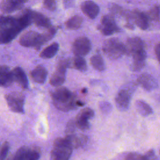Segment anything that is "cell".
<instances>
[{
  "label": "cell",
  "mask_w": 160,
  "mask_h": 160,
  "mask_svg": "<svg viewBox=\"0 0 160 160\" xmlns=\"http://www.w3.org/2000/svg\"><path fill=\"white\" fill-rule=\"evenodd\" d=\"M0 41L5 44L12 41L23 29L17 16H1Z\"/></svg>",
  "instance_id": "cell-1"
},
{
  "label": "cell",
  "mask_w": 160,
  "mask_h": 160,
  "mask_svg": "<svg viewBox=\"0 0 160 160\" xmlns=\"http://www.w3.org/2000/svg\"><path fill=\"white\" fill-rule=\"evenodd\" d=\"M51 97L54 105L60 111L67 112L77 106V100L74 94L65 87L56 89L51 93Z\"/></svg>",
  "instance_id": "cell-2"
},
{
  "label": "cell",
  "mask_w": 160,
  "mask_h": 160,
  "mask_svg": "<svg viewBox=\"0 0 160 160\" xmlns=\"http://www.w3.org/2000/svg\"><path fill=\"white\" fill-rule=\"evenodd\" d=\"M72 149L65 138H57L51 152V160H69Z\"/></svg>",
  "instance_id": "cell-3"
},
{
  "label": "cell",
  "mask_w": 160,
  "mask_h": 160,
  "mask_svg": "<svg viewBox=\"0 0 160 160\" xmlns=\"http://www.w3.org/2000/svg\"><path fill=\"white\" fill-rule=\"evenodd\" d=\"M102 51L111 59H117L124 54H127L126 45L118 39L111 38L104 41Z\"/></svg>",
  "instance_id": "cell-4"
},
{
  "label": "cell",
  "mask_w": 160,
  "mask_h": 160,
  "mask_svg": "<svg viewBox=\"0 0 160 160\" xmlns=\"http://www.w3.org/2000/svg\"><path fill=\"white\" fill-rule=\"evenodd\" d=\"M5 99L9 108L14 112L24 113V95L19 92H12L6 94Z\"/></svg>",
  "instance_id": "cell-5"
},
{
  "label": "cell",
  "mask_w": 160,
  "mask_h": 160,
  "mask_svg": "<svg viewBox=\"0 0 160 160\" xmlns=\"http://www.w3.org/2000/svg\"><path fill=\"white\" fill-rule=\"evenodd\" d=\"M70 61L67 59L61 60L58 65L56 69L52 75L49 82L54 87H59L66 79V73L67 68L70 66Z\"/></svg>",
  "instance_id": "cell-6"
},
{
  "label": "cell",
  "mask_w": 160,
  "mask_h": 160,
  "mask_svg": "<svg viewBox=\"0 0 160 160\" xmlns=\"http://www.w3.org/2000/svg\"><path fill=\"white\" fill-rule=\"evenodd\" d=\"M134 91V88L131 86L123 88L118 91L115 98V102L119 111H124L128 109Z\"/></svg>",
  "instance_id": "cell-7"
},
{
  "label": "cell",
  "mask_w": 160,
  "mask_h": 160,
  "mask_svg": "<svg viewBox=\"0 0 160 160\" xmlns=\"http://www.w3.org/2000/svg\"><path fill=\"white\" fill-rule=\"evenodd\" d=\"M41 155L40 148L38 146H22L18 149L12 160H38Z\"/></svg>",
  "instance_id": "cell-8"
},
{
  "label": "cell",
  "mask_w": 160,
  "mask_h": 160,
  "mask_svg": "<svg viewBox=\"0 0 160 160\" xmlns=\"http://www.w3.org/2000/svg\"><path fill=\"white\" fill-rule=\"evenodd\" d=\"M40 38L41 34L34 31H29L21 36L19 42L22 46L26 48L33 47L39 50L41 48Z\"/></svg>",
  "instance_id": "cell-9"
},
{
  "label": "cell",
  "mask_w": 160,
  "mask_h": 160,
  "mask_svg": "<svg viewBox=\"0 0 160 160\" xmlns=\"http://www.w3.org/2000/svg\"><path fill=\"white\" fill-rule=\"evenodd\" d=\"M91 49V42L86 37H79L72 45V51L76 56H84Z\"/></svg>",
  "instance_id": "cell-10"
},
{
  "label": "cell",
  "mask_w": 160,
  "mask_h": 160,
  "mask_svg": "<svg viewBox=\"0 0 160 160\" xmlns=\"http://www.w3.org/2000/svg\"><path fill=\"white\" fill-rule=\"evenodd\" d=\"M98 29L104 36H110L120 31L114 19L110 15H105L102 18Z\"/></svg>",
  "instance_id": "cell-11"
},
{
  "label": "cell",
  "mask_w": 160,
  "mask_h": 160,
  "mask_svg": "<svg viewBox=\"0 0 160 160\" xmlns=\"http://www.w3.org/2000/svg\"><path fill=\"white\" fill-rule=\"evenodd\" d=\"M94 116V111L89 108H86L81 110L75 119L77 128L82 131L88 129L90 127L89 119L93 118Z\"/></svg>",
  "instance_id": "cell-12"
},
{
  "label": "cell",
  "mask_w": 160,
  "mask_h": 160,
  "mask_svg": "<svg viewBox=\"0 0 160 160\" xmlns=\"http://www.w3.org/2000/svg\"><path fill=\"white\" fill-rule=\"evenodd\" d=\"M131 20L142 30H146L149 27V19L148 14L138 9L131 11Z\"/></svg>",
  "instance_id": "cell-13"
},
{
  "label": "cell",
  "mask_w": 160,
  "mask_h": 160,
  "mask_svg": "<svg viewBox=\"0 0 160 160\" xmlns=\"http://www.w3.org/2000/svg\"><path fill=\"white\" fill-rule=\"evenodd\" d=\"M125 45L128 55H132L136 52L144 49V43L143 41L138 37H133L128 39Z\"/></svg>",
  "instance_id": "cell-14"
},
{
  "label": "cell",
  "mask_w": 160,
  "mask_h": 160,
  "mask_svg": "<svg viewBox=\"0 0 160 160\" xmlns=\"http://www.w3.org/2000/svg\"><path fill=\"white\" fill-rule=\"evenodd\" d=\"M137 81L143 89L148 91H151L158 87L157 81L148 73H143L139 76Z\"/></svg>",
  "instance_id": "cell-15"
},
{
  "label": "cell",
  "mask_w": 160,
  "mask_h": 160,
  "mask_svg": "<svg viewBox=\"0 0 160 160\" xmlns=\"http://www.w3.org/2000/svg\"><path fill=\"white\" fill-rule=\"evenodd\" d=\"M25 2L22 0H1V11L4 14H9L19 10Z\"/></svg>",
  "instance_id": "cell-16"
},
{
  "label": "cell",
  "mask_w": 160,
  "mask_h": 160,
  "mask_svg": "<svg viewBox=\"0 0 160 160\" xmlns=\"http://www.w3.org/2000/svg\"><path fill=\"white\" fill-rule=\"evenodd\" d=\"M81 9L82 12L90 19L96 18L99 12V7L92 1H86L82 2Z\"/></svg>",
  "instance_id": "cell-17"
},
{
  "label": "cell",
  "mask_w": 160,
  "mask_h": 160,
  "mask_svg": "<svg viewBox=\"0 0 160 160\" xmlns=\"http://www.w3.org/2000/svg\"><path fill=\"white\" fill-rule=\"evenodd\" d=\"M131 56L132 57V62L131 66V69L132 71H141L146 64V52L145 49L136 52Z\"/></svg>",
  "instance_id": "cell-18"
},
{
  "label": "cell",
  "mask_w": 160,
  "mask_h": 160,
  "mask_svg": "<svg viewBox=\"0 0 160 160\" xmlns=\"http://www.w3.org/2000/svg\"><path fill=\"white\" fill-rule=\"evenodd\" d=\"M12 71L6 65H2L0 68V84L1 87L7 88L14 82Z\"/></svg>",
  "instance_id": "cell-19"
},
{
  "label": "cell",
  "mask_w": 160,
  "mask_h": 160,
  "mask_svg": "<svg viewBox=\"0 0 160 160\" xmlns=\"http://www.w3.org/2000/svg\"><path fill=\"white\" fill-rule=\"evenodd\" d=\"M30 75L34 82L38 84H43L46 80L48 71L43 66L39 65L31 71Z\"/></svg>",
  "instance_id": "cell-20"
},
{
  "label": "cell",
  "mask_w": 160,
  "mask_h": 160,
  "mask_svg": "<svg viewBox=\"0 0 160 160\" xmlns=\"http://www.w3.org/2000/svg\"><path fill=\"white\" fill-rule=\"evenodd\" d=\"M14 81L24 89L28 88V79L24 71L21 67H16L12 70Z\"/></svg>",
  "instance_id": "cell-21"
},
{
  "label": "cell",
  "mask_w": 160,
  "mask_h": 160,
  "mask_svg": "<svg viewBox=\"0 0 160 160\" xmlns=\"http://www.w3.org/2000/svg\"><path fill=\"white\" fill-rule=\"evenodd\" d=\"M32 22L39 28L49 29L52 26L49 19L40 12L32 11Z\"/></svg>",
  "instance_id": "cell-22"
},
{
  "label": "cell",
  "mask_w": 160,
  "mask_h": 160,
  "mask_svg": "<svg viewBox=\"0 0 160 160\" xmlns=\"http://www.w3.org/2000/svg\"><path fill=\"white\" fill-rule=\"evenodd\" d=\"M59 44L58 42H53L45 48L39 54V56L43 59H49L54 56L59 49Z\"/></svg>",
  "instance_id": "cell-23"
},
{
  "label": "cell",
  "mask_w": 160,
  "mask_h": 160,
  "mask_svg": "<svg viewBox=\"0 0 160 160\" xmlns=\"http://www.w3.org/2000/svg\"><path fill=\"white\" fill-rule=\"evenodd\" d=\"M136 108L140 114L143 116H148L152 113V109L146 102L142 100H137L135 103Z\"/></svg>",
  "instance_id": "cell-24"
},
{
  "label": "cell",
  "mask_w": 160,
  "mask_h": 160,
  "mask_svg": "<svg viewBox=\"0 0 160 160\" xmlns=\"http://www.w3.org/2000/svg\"><path fill=\"white\" fill-rule=\"evenodd\" d=\"M82 23V18L80 16L75 15L69 18L66 22V28L71 30H76L79 29Z\"/></svg>",
  "instance_id": "cell-25"
},
{
  "label": "cell",
  "mask_w": 160,
  "mask_h": 160,
  "mask_svg": "<svg viewBox=\"0 0 160 160\" xmlns=\"http://www.w3.org/2000/svg\"><path fill=\"white\" fill-rule=\"evenodd\" d=\"M90 62L94 69L98 71H103L105 69V63L100 54H95L90 59Z\"/></svg>",
  "instance_id": "cell-26"
},
{
  "label": "cell",
  "mask_w": 160,
  "mask_h": 160,
  "mask_svg": "<svg viewBox=\"0 0 160 160\" xmlns=\"http://www.w3.org/2000/svg\"><path fill=\"white\" fill-rule=\"evenodd\" d=\"M56 33V28L55 27L51 26L50 28L48 29L46 32L41 34L40 38V46H42L45 42L51 40Z\"/></svg>",
  "instance_id": "cell-27"
},
{
  "label": "cell",
  "mask_w": 160,
  "mask_h": 160,
  "mask_svg": "<svg viewBox=\"0 0 160 160\" xmlns=\"http://www.w3.org/2000/svg\"><path fill=\"white\" fill-rule=\"evenodd\" d=\"M73 66L75 69L81 72H84L87 70V64L86 60L81 56H76L73 59Z\"/></svg>",
  "instance_id": "cell-28"
},
{
  "label": "cell",
  "mask_w": 160,
  "mask_h": 160,
  "mask_svg": "<svg viewBox=\"0 0 160 160\" xmlns=\"http://www.w3.org/2000/svg\"><path fill=\"white\" fill-rule=\"evenodd\" d=\"M149 19L158 21L160 19V6L159 5H155L152 6L147 13Z\"/></svg>",
  "instance_id": "cell-29"
},
{
  "label": "cell",
  "mask_w": 160,
  "mask_h": 160,
  "mask_svg": "<svg viewBox=\"0 0 160 160\" xmlns=\"http://www.w3.org/2000/svg\"><path fill=\"white\" fill-rule=\"evenodd\" d=\"M76 128H77L75 120L71 119L69 120L66 126L65 129V132L66 135H71V134H74V131L76 130Z\"/></svg>",
  "instance_id": "cell-30"
},
{
  "label": "cell",
  "mask_w": 160,
  "mask_h": 160,
  "mask_svg": "<svg viewBox=\"0 0 160 160\" xmlns=\"http://www.w3.org/2000/svg\"><path fill=\"white\" fill-rule=\"evenodd\" d=\"M9 149V144L8 142L5 141L1 146V160H6Z\"/></svg>",
  "instance_id": "cell-31"
},
{
  "label": "cell",
  "mask_w": 160,
  "mask_h": 160,
  "mask_svg": "<svg viewBox=\"0 0 160 160\" xmlns=\"http://www.w3.org/2000/svg\"><path fill=\"white\" fill-rule=\"evenodd\" d=\"M112 105L106 101H102L99 103V109L103 114H108L112 110Z\"/></svg>",
  "instance_id": "cell-32"
},
{
  "label": "cell",
  "mask_w": 160,
  "mask_h": 160,
  "mask_svg": "<svg viewBox=\"0 0 160 160\" xmlns=\"http://www.w3.org/2000/svg\"><path fill=\"white\" fill-rule=\"evenodd\" d=\"M44 7L49 11H54L56 9V2L54 0H43Z\"/></svg>",
  "instance_id": "cell-33"
},
{
  "label": "cell",
  "mask_w": 160,
  "mask_h": 160,
  "mask_svg": "<svg viewBox=\"0 0 160 160\" xmlns=\"http://www.w3.org/2000/svg\"><path fill=\"white\" fill-rule=\"evenodd\" d=\"M125 160H146V159L144 155L136 152H131L126 156Z\"/></svg>",
  "instance_id": "cell-34"
},
{
  "label": "cell",
  "mask_w": 160,
  "mask_h": 160,
  "mask_svg": "<svg viewBox=\"0 0 160 160\" xmlns=\"http://www.w3.org/2000/svg\"><path fill=\"white\" fill-rule=\"evenodd\" d=\"M109 10L112 12V13L115 14H121V15H123L124 11L122 10V9L118 5L116 4H112V6H111Z\"/></svg>",
  "instance_id": "cell-35"
},
{
  "label": "cell",
  "mask_w": 160,
  "mask_h": 160,
  "mask_svg": "<svg viewBox=\"0 0 160 160\" xmlns=\"http://www.w3.org/2000/svg\"><path fill=\"white\" fill-rule=\"evenodd\" d=\"M146 160H158V158L155 154L154 150L151 149L148 151L144 155Z\"/></svg>",
  "instance_id": "cell-36"
},
{
  "label": "cell",
  "mask_w": 160,
  "mask_h": 160,
  "mask_svg": "<svg viewBox=\"0 0 160 160\" xmlns=\"http://www.w3.org/2000/svg\"><path fill=\"white\" fill-rule=\"evenodd\" d=\"M75 0H62V4L64 9H69L73 6Z\"/></svg>",
  "instance_id": "cell-37"
},
{
  "label": "cell",
  "mask_w": 160,
  "mask_h": 160,
  "mask_svg": "<svg viewBox=\"0 0 160 160\" xmlns=\"http://www.w3.org/2000/svg\"><path fill=\"white\" fill-rule=\"evenodd\" d=\"M154 51H155V54L156 55L157 59L160 63V43H158V44H156L154 48Z\"/></svg>",
  "instance_id": "cell-38"
},
{
  "label": "cell",
  "mask_w": 160,
  "mask_h": 160,
  "mask_svg": "<svg viewBox=\"0 0 160 160\" xmlns=\"http://www.w3.org/2000/svg\"><path fill=\"white\" fill-rule=\"evenodd\" d=\"M125 27L129 29H134V25L132 22H127V24L125 25Z\"/></svg>",
  "instance_id": "cell-39"
},
{
  "label": "cell",
  "mask_w": 160,
  "mask_h": 160,
  "mask_svg": "<svg viewBox=\"0 0 160 160\" xmlns=\"http://www.w3.org/2000/svg\"><path fill=\"white\" fill-rule=\"evenodd\" d=\"M6 160H12V158H11V157H9L7 159H6Z\"/></svg>",
  "instance_id": "cell-40"
},
{
  "label": "cell",
  "mask_w": 160,
  "mask_h": 160,
  "mask_svg": "<svg viewBox=\"0 0 160 160\" xmlns=\"http://www.w3.org/2000/svg\"><path fill=\"white\" fill-rule=\"evenodd\" d=\"M22 1H23L24 2H26L28 0H22Z\"/></svg>",
  "instance_id": "cell-41"
}]
</instances>
